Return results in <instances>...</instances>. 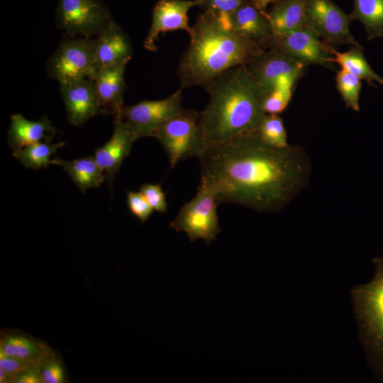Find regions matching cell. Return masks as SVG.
<instances>
[{
  "mask_svg": "<svg viewBox=\"0 0 383 383\" xmlns=\"http://www.w3.org/2000/svg\"><path fill=\"white\" fill-rule=\"evenodd\" d=\"M200 184L219 204H235L261 213L282 210L309 185L312 163L305 149L276 148L257 131L206 146L199 157Z\"/></svg>",
  "mask_w": 383,
  "mask_h": 383,
  "instance_id": "cell-1",
  "label": "cell"
},
{
  "mask_svg": "<svg viewBox=\"0 0 383 383\" xmlns=\"http://www.w3.org/2000/svg\"><path fill=\"white\" fill-rule=\"evenodd\" d=\"M204 88L209 94L199 112L206 147L257 130L266 114L264 94L247 65L225 71Z\"/></svg>",
  "mask_w": 383,
  "mask_h": 383,
  "instance_id": "cell-2",
  "label": "cell"
},
{
  "mask_svg": "<svg viewBox=\"0 0 383 383\" xmlns=\"http://www.w3.org/2000/svg\"><path fill=\"white\" fill-rule=\"evenodd\" d=\"M190 43L177 69L182 89L204 87L225 71L248 65L265 48L246 40L215 15L204 12L191 28Z\"/></svg>",
  "mask_w": 383,
  "mask_h": 383,
  "instance_id": "cell-3",
  "label": "cell"
},
{
  "mask_svg": "<svg viewBox=\"0 0 383 383\" xmlns=\"http://www.w3.org/2000/svg\"><path fill=\"white\" fill-rule=\"evenodd\" d=\"M372 280L352 290L360 336L374 374L383 380V257L373 259Z\"/></svg>",
  "mask_w": 383,
  "mask_h": 383,
  "instance_id": "cell-4",
  "label": "cell"
},
{
  "mask_svg": "<svg viewBox=\"0 0 383 383\" xmlns=\"http://www.w3.org/2000/svg\"><path fill=\"white\" fill-rule=\"evenodd\" d=\"M169 157L170 167L189 157H199L206 148L200 113L183 109L155 133Z\"/></svg>",
  "mask_w": 383,
  "mask_h": 383,
  "instance_id": "cell-5",
  "label": "cell"
},
{
  "mask_svg": "<svg viewBox=\"0 0 383 383\" xmlns=\"http://www.w3.org/2000/svg\"><path fill=\"white\" fill-rule=\"evenodd\" d=\"M218 205L213 193L199 184L195 196L181 207L170 226L177 232L186 233L191 242L201 238L209 245L221 233Z\"/></svg>",
  "mask_w": 383,
  "mask_h": 383,
  "instance_id": "cell-6",
  "label": "cell"
},
{
  "mask_svg": "<svg viewBox=\"0 0 383 383\" xmlns=\"http://www.w3.org/2000/svg\"><path fill=\"white\" fill-rule=\"evenodd\" d=\"M96 71L95 39L91 38L65 40L48 62V75L60 84L91 79Z\"/></svg>",
  "mask_w": 383,
  "mask_h": 383,
  "instance_id": "cell-7",
  "label": "cell"
},
{
  "mask_svg": "<svg viewBox=\"0 0 383 383\" xmlns=\"http://www.w3.org/2000/svg\"><path fill=\"white\" fill-rule=\"evenodd\" d=\"M113 21L109 8L99 0H59L57 26L70 37L90 38Z\"/></svg>",
  "mask_w": 383,
  "mask_h": 383,
  "instance_id": "cell-8",
  "label": "cell"
},
{
  "mask_svg": "<svg viewBox=\"0 0 383 383\" xmlns=\"http://www.w3.org/2000/svg\"><path fill=\"white\" fill-rule=\"evenodd\" d=\"M182 89L179 87L171 96L163 99L144 100L132 106L124 105L120 118L136 139L153 136L165 122L184 109L182 106Z\"/></svg>",
  "mask_w": 383,
  "mask_h": 383,
  "instance_id": "cell-9",
  "label": "cell"
},
{
  "mask_svg": "<svg viewBox=\"0 0 383 383\" xmlns=\"http://www.w3.org/2000/svg\"><path fill=\"white\" fill-rule=\"evenodd\" d=\"M350 19L329 0H307L306 25L328 43L359 45L350 33Z\"/></svg>",
  "mask_w": 383,
  "mask_h": 383,
  "instance_id": "cell-10",
  "label": "cell"
},
{
  "mask_svg": "<svg viewBox=\"0 0 383 383\" xmlns=\"http://www.w3.org/2000/svg\"><path fill=\"white\" fill-rule=\"evenodd\" d=\"M270 48L284 53L302 63L329 67L331 50L307 26L282 36H273Z\"/></svg>",
  "mask_w": 383,
  "mask_h": 383,
  "instance_id": "cell-11",
  "label": "cell"
},
{
  "mask_svg": "<svg viewBox=\"0 0 383 383\" xmlns=\"http://www.w3.org/2000/svg\"><path fill=\"white\" fill-rule=\"evenodd\" d=\"M306 65L274 49L262 51L247 65L250 74L262 90H271L286 77L298 78Z\"/></svg>",
  "mask_w": 383,
  "mask_h": 383,
  "instance_id": "cell-12",
  "label": "cell"
},
{
  "mask_svg": "<svg viewBox=\"0 0 383 383\" xmlns=\"http://www.w3.org/2000/svg\"><path fill=\"white\" fill-rule=\"evenodd\" d=\"M202 0H159L152 9V23L144 40V47L150 51L157 50L156 42L160 33L183 30L189 34L191 28L187 13Z\"/></svg>",
  "mask_w": 383,
  "mask_h": 383,
  "instance_id": "cell-13",
  "label": "cell"
},
{
  "mask_svg": "<svg viewBox=\"0 0 383 383\" xmlns=\"http://www.w3.org/2000/svg\"><path fill=\"white\" fill-rule=\"evenodd\" d=\"M60 87L70 124L79 126L96 115L106 113L91 79L61 83Z\"/></svg>",
  "mask_w": 383,
  "mask_h": 383,
  "instance_id": "cell-14",
  "label": "cell"
},
{
  "mask_svg": "<svg viewBox=\"0 0 383 383\" xmlns=\"http://www.w3.org/2000/svg\"><path fill=\"white\" fill-rule=\"evenodd\" d=\"M136 138L121 118L114 119V131L110 140L95 150L94 159L111 187L114 175L129 155Z\"/></svg>",
  "mask_w": 383,
  "mask_h": 383,
  "instance_id": "cell-15",
  "label": "cell"
},
{
  "mask_svg": "<svg viewBox=\"0 0 383 383\" xmlns=\"http://www.w3.org/2000/svg\"><path fill=\"white\" fill-rule=\"evenodd\" d=\"M229 28L246 40L263 48H269L274 36L267 15L251 0H243L228 21Z\"/></svg>",
  "mask_w": 383,
  "mask_h": 383,
  "instance_id": "cell-16",
  "label": "cell"
},
{
  "mask_svg": "<svg viewBox=\"0 0 383 383\" xmlns=\"http://www.w3.org/2000/svg\"><path fill=\"white\" fill-rule=\"evenodd\" d=\"M128 63L98 70L91 78L103 109L115 118H120L123 104V94L127 89L124 79Z\"/></svg>",
  "mask_w": 383,
  "mask_h": 383,
  "instance_id": "cell-17",
  "label": "cell"
},
{
  "mask_svg": "<svg viewBox=\"0 0 383 383\" xmlns=\"http://www.w3.org/2000/svg\"><path fill=\"white\" fill-rule=\"evenodd\" d=\"M132 55L133 50L128 37L114 21L95 38L96 71L122 63H128Z\"/></svg>",
  "mask_w": 383,
  "mask_h": 383,
  "instance_id": "cell-18",
  "label": "cell"
},
{
  "mask_svg": "<svg viewBox=\"0 0 383 383\" xmlns=\"http://www.w3.org/2000/svg\"><path fill=\"white\" fill-rule=\"evenodd\" d=\"M55 134V129L46 116L39 121H30L20 113L13 114L11 117L8 144L13 151L43 139L50 142Z\"/></svg>",
  "mask_w": 383,
  "mask_h": 383,
  "instance_id": "cell-19",
  "label": "cell"
},
{
  "mask_svg": "<svg viewBox=\"0 0 383 383\" xmlns=\"http://www.w3.org/2000/svg\"><path fill=\"white\" fill-rule=\"evenodd\" d=\"M53 353L43 341L26 335L8 334L1 340L0 354L40 367Z\"/></svg>",
  "mask_w": 383,
  "mask_h": 383,
  "instance_id": "cell-20",
  "label": "cell"
},
{
  "mask_svg": "<svg viewBox=\"0 0 383 383\" xmlns=\"http://www.w3.org/2000/svg\"><path fill=\"white\" fill-rule=\"evenodd\" d=\"M307 0H279L267 12L274 36H282L306 25Z\"/></svg>",
  "mask_w": 383,
  "mask_h": 383,
  "instance_id": "cell-21",
  "label": "cell"
},
{
  "mask_svg": "<svg viewBox=\"0 0 383 383\" xmlns=\"http://www.w3.org/2000/svg\"><path fill=\"white\" fill-rule=\"evenodd\" d=\"M51 164L61 166L82 193L89 189L100 187L106 179L104 172L94 157L67 161L56 156L51 160Z\"/></svg>",
  "mask_w": 383,
  "mask_h": 383,
  "instance_id": "cell-22",
  "label": "cell"
},
{
  "mask_svg": "<svg viewBox=\"0 0 383 383\" xmlns=\"http://www.w3.org/2000/svg\"><path fill=\"white\" fill-rule=\"evenodd\" d=\"M332 57L329 59L331 63H337L341 67L352 74L372 84L377 83L383 84V78L377 74L370 67L364 57L362 48L353 46L346 52H338L333 48L331 50Z\"/></svg>",
  "mask_w": 383,
  "mask_h": 383,
  "instance_id": "cell-23",
  "label": "cell"
},
{
  "mask_svg": "<svg viewBox=\"0 0 383 383\" xmlns=\"http://www.w3.org/2000/svg\"><path fill=\"white\" fill-rule=\"evenodd\" d=\"M352 18L365 26L367 38L383 37V0H353Z\"/></svg>",
  "mask_w": 383,
  "mask_h": 383,
  "instance_id": "cell-24",
  "label": "cell"
},
{
  "mask_svg": "<svg viewBox=\"0 0 383 383\" xmlns=\"http://www.w3.org/2000/svg\"><path fill=\"white\" fill-rule=\"evenodd\" d=\"M64 145L63 142L50 143L40 141L13 150L12 155L27 168H47L51 164L52 155Z\"/></svg>",
  "mask_w": 383,
  "mask_h": 383,
  "instance_id": "cell-25",
  "label": "cell"
},
{
  "mask_svg": "<svg viewBox=\"0 0 383 383\" xmlns=\"http://www.w3.org/2000/svg\"><path fill=\"white\" fill-rule=\"evenodd\" d=\"M296 79L292 77L284 78L265 94L263 106L266 113L279 114L287 107Z\"/></svg>",
  "mask_w": 383,
  "mask_h": 383,
  "instance_id": "cell-26",
  "label": "cell"
},
{
  "mask_svg": "<svg viewBox=\"0 0 383 383\" xmlns=\"http://www.w3.org/2000/svg\"><path fill=\"white\" fill-rule=\"evenodd\" d=\"M257 131L261 139L272 146L284 148L289 144L283 120L279 114L266 113Z\"/></svg>",
  "mask_w": 383,
  "mask_h": 383,
  "instance_id": "cell-27",
  "label": "cell"
},
{
  "mask_svg": "<svg viewBox=\"0 0 383 383\" xmlns=\"http://www.w3.org/2000/svg\"><path fill=\"white\" fill-rule=\"evenodd\" d=\"M337 88L347 107L354 111H360L359 96L361 79L351 73L340 70L336 75Z\"/></svg>",
  "mask_w": 383,
  "mask_h": 383,
  "instance_id": "cell-28",
  "label": "cell"
},
{
  "mask_svg": "<svg viewBox=\"0 0 383 383\" xmlns=\"http://www.w3.org/2000/svg\"><path fill=\"white\" fill-rule=\"evenodd\" d=\"M243 0H202L200 6L205 12L217 16L223 23L228 25L229 16L243 3Z\"/></svg>",
  "mask_w": 383,
  "mask_h": 383,
  "instance_id": "cell-29",
  "label": "cell"
},
{
  "mask_svg": "<svg viewBox=\"0 0 383 383\" xmlns=\"http://www.w3.org/2000/svg\"><path fill=\"white\" fill-rule=\"evenodd\" d=\"M40 375L43 383L65 382V372L62 362L53 354L40 367Z\"/></svg>",
  "mask_w": 383,
  "mask_h": 383,
  "instance_id": "cell-30",
  "label": "cell"
},
{
  "mask_svg": "<svg viewBox=\"0 0 383 383\" xmlns=\"http://www.w3.org/2000/svg\"><path fill=\"white\" fill-rule=\"evenodd\" d=\"M154 211L165 213L167 203L160 184H143L139 189Z\"/></svg>",
  "mask_w": 383,
  "mask_h": 383,
  "instance_id": "cell-31",
  "label": "cell"
},
{
  "mask_svg": "<svg viewBox=\"0 0 383 383\" xmlns=\"http://www.w3.org/2000/svg\"><path fill=\"white\" fill-rule=\"evenodd\" d=\"M127 203L130 211L141 223L145 222L154 211L140 192H128L127 193Z\"/></svg>",
  "mask_w": 383,
  "mask_h": 383,
  "instance_id": "cell-32",
  "label": "cell"
},
{
  "mask_svg": "<svg viewBox=\"0 0 383 383\" xmlns=\"http://www.w3.org/2000/svg\"><path fill=\"white\" fill-rule=\"evenodd\" d=\"M31 364L16 358L0 354V369L3 370L15 382L17 376Z\"/></svg>",
  "mask_w": 383,
  "mask_h": 383,
  "instance_id": "cell-33",
  "label": "cell"
},
{
  "mask_svg": "<svg viewBox=\"0 0 383 383\" xmlns=\"http://www.w3.org/2000/svg\"><path fill=\"white\" fill-rule=\"evenodd\" d=\"M15 383H42L40 366L30 365L17 376Z\"/></svg>",
  "mask_w": 383,
  "mask_h": 383,
  "instance_id": "cell-34",
  "label": "cell"
},
{
  "mask_svg": "<svg viewBox=\"0 0 383 383\" xmlns=\"http://www.w3.org/2000/svg\"><path fill=\"white\" fill-rule=\"evenodd\" d=\"M279 0H251V1L264 13L267 15V6L271 3H276Z\"/></svg>",
  "mask_w": 383,
  "mask_h": 383,
  "instance_id": "cell-35",
  "label": "cell"
},
{
  "mask_svg": "<svg viewBox=\"0 0 383 383\" xmlns=\"http://www.w3.org/2000/svg\"><path fill=\"white\" fill-rule=\"evenodd\" d=\"M0 382L1 383L12 382L11 377L1 369H0Z\"/></svg>",
  "mask_w": 383,
  "mask_h": 383,
  "instance_id": "cell-36",
  "label": "cell"
}]
</instances>
